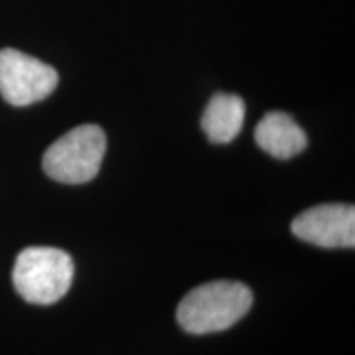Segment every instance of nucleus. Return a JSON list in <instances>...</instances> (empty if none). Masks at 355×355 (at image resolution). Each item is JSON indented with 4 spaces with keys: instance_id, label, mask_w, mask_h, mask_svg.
<instances>
[{
    "instance_id": "nucleus-1",
    "label": "nucleus",
    "mask_w": 355,
    "mask_h": 355,
    "mask_svg": "<svg viewBox=\"0 0 355 355\" xmlns=\"http://www.w3.org/2000/svg\"><path fill=\"white\" fill-rule=\"evenodd\" d=\"M254 295L241 282L206 283L189 291L178 306V322L189 334H211L229 329L250 311Z\"/></svg>"
},
{
    "instance_id": "nucleus-2",
    "label": "nucleus",
    "mask_w": 355,
    "mask_h": 355,
    "mask_svg": "<svg viewBox=\"0 0 355 355\" xmlns=\"http://www.w3.org/2000/svg\"><path fill=\"white\" fill-rule=\"evenodd\" d=\"M74 277L73 259L55 247H28L13 266V286L26 303L48 306L69 291Z\"/></svg>"
},
{
    "instance_id": "nucleus-3",
    "label": "nucleus",
    "mask_w": 355,
    "mask_h": 355,
    "mask_svg": "<svg viewBox=\"0 0 355 355\" xmlns=\"http://www.w3.org/2000/svg\"><path fill=\"white\" fill-rule=\"evenodd\" d=\"M105 148L107 139L99 125H79L64 133L44 152L43 170L58 183H87L99 173Z\"/></svg>"
},
{
    "instance_id": "nucleus-4",
    "label": "nucleus",
    "mask_w": 355,
    "mask_h": 355,
    "mask_svg": "<svg viewBox=\"0 0 355 355\" xmlns=\"http://www.w3.org/2000/svg\"><path fill=\"white\" fill-rule=\"evenodd\" d=\"M58 81L50 64L13 48L0 50V96L10 105L25 107L46 99Z\"/></svg>"
},
{
    "instance_id": "nucleus-5",
    "label": "nucleus",
    "mask_w": 355,
    "mask_h": 355,
    "mask_svg": "<svg viewBox=\"0 0 355 355\" xmlns=\"http://www.w3.org/2000/svg\"><path fill=\"white\" fill-rule=\"evenodd\" d=\"M291 230L301 241L324 248L355 245V207L349 204H321L293 220Z\"/></svg>"
},
{
    "instance_id": "nucleus-6",
    "label": "nucleus",
    "mask_w": 355,
    "mask_h": 355,
    "mask_svg": "<svg viewBox=\"0 0 355 355\" xmlns=\"http://www.w3.org/2000/svg\"><path fill=\"white\" fill-rule=\"evenodd\" d=\"M255 141L263 152L278 159H290L308 146V137L291 115L268 112L255 128Z\"/></svg>"
},
{
    "instance_id": "nucleus-7",
    "label": "nucleus",
    "mask_w": 355,
    "mask_h": 355,
    "mask_svg": "<svg viewBox=\"0 0 355 355\" xmlns=\"http://www.w3.org/2000/svg\"><path fill=\"white\" fill-rule=\"evenodd\" d=\"M245 121V104L235 94L212 96L202 114L201 127L212 144H229L239 135Z\"/></svg>"
}]
</instances>
